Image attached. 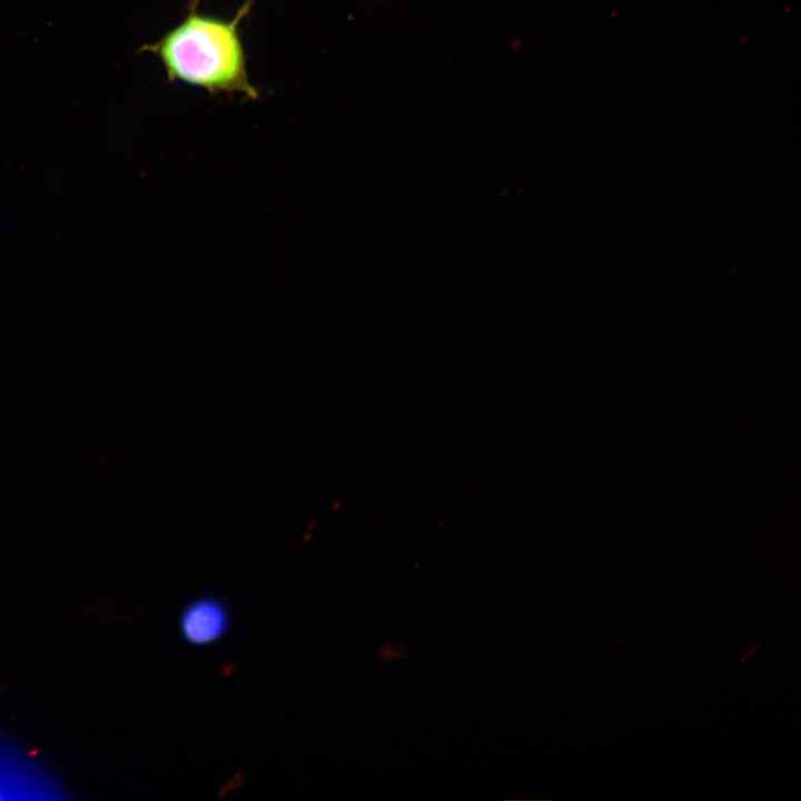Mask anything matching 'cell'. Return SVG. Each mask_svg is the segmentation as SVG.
Returning <instances> with one entry per match:
<instances>
[{
	"mask_svg": "<svg viewBox=\"0 0 801 801\" xmlns=\"http://www.w3.org/2000/svg\"><path fill=\"white\" fill-rule=\"evenodd\" d=\"M198 3L199 0H192L188 14L178 26L158 41L142 46L140 51L158 56L170 82L182 81L212 95L241 93L249 99L259 98L248 77L238 33L253 0H246L231 20L199 13Z\"/></svg>",
	"mask_w": 801,
	"mask_h": 801,
	"instance_id": "1",
	"label": "cell"
},
{
	"mask_svg": "<svg viewBox=\"0 0 801 801\" xmlns=\"http://www.w3.org/2000/svg\"><path fill=\"white\" fill-rule=\"evenodd\" d=\"M58 792L57 783L34 756L0 734V801L47 800Z\"/></svg>",
	"mask_w": 801,
	"mask_h": 801,
	"instance_id": "2",
	"label": "cell"
},
{
	"mask_svg": "<svg viewBox=\"0 0 801 801\" xmlns=\"http://www.w3.org/2000/svg\"><path fill=\"white\" fill-rule=\"evenodd\" d=\"M227 624V611L220 602L200 599L185 609L180 619V631L188 642L200 645L218 640Z\"/></svg>",
	"mask_w": 801,
	"mask_h": 801,
	"instance_id": "3",
	"label": "cell"
}]
</instances>
